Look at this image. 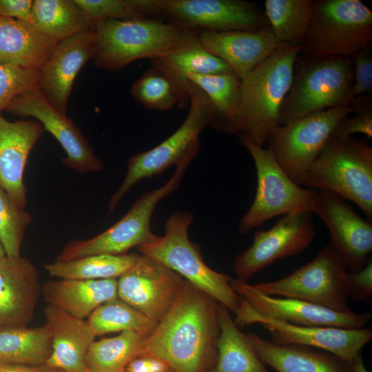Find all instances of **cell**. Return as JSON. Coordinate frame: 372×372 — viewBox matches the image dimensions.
Instances as JSON below:
<instances>
[{
    "label": "cell",
    "instance_id": "6da1fadb",
    "mask_svg": "<svg viewBox=\"0 0 372 372\" xmlns=\"http://www.w3.org/2000/svg\"><path fill=\"white\" fill-rule=\"evenodd\" d=\"M218 302L185 280L174 304L147 337L143 353L175 372H207L215 364Z\"/></svg>",
    "mask_w": 372,
    "mask_h": 372
},
{
    "label": "cell",
    "instance_id": "7a4b0ae2",
    "mask_svg": "<svg viewBox=\"0 0 372 372\" xmlns=\"http://www.w3.org/2000/svg\"><path fill=\"white\" fill-rule=\"evenodd\" d=\"M301 46L278 45L241 79L236 134L262 147L277 125L280 109L289 92Z\"/></svg>",
    "mask_w": 372,
    "mask_h": 372
},
{
    "label": "cell",
    "instance_id": "3957f363",
    "mask_svg": "<svg viewBox=\"0 0 372 372\" xmlns=\"http://www.w3.org/2000/svg\"><path fill=\"white\" fill-rule=\"evenodd\" d=\"M190 30L154 17L96 21L94 64L114 72L138 59L161 56L178 45Z\"/></svg>",
    "mask_w": 372,
    "mask_h": 372
},
{
    "label": "cell",
    "instance_id": "277c9868",
    "mask_svg": "<svg viewBox=\"0 0 372 372\" xmlns=\"http://www.w3.org/2000/svg\"><path fill=\"white\" fill-rule=\"evenodd\" d=\"M302 185L354 203L372 220V147L354 136H330L308 169Z\"/></svg>",
    "mask_w": 372,
    "mask_h": 372
},
{
    "label": "cell",
    "instance_id": "5b68a950",
    "mask_svg": "<svg viewBox=\"0 0 372 372\" xmlns=\"http://www.w3.org/2000/svg\"><path fill=\"white\" fill-rule=\"evenodd\" d=\"M304 56L282 103L278 125L320 110L351 105L354 98L352 58Z\"/></svg>",
    "mask_w": 372,
    "mask_h": 372
},
{
    "label": "cell",
    "instance_id": "8992f818",
    "mask_svg": "<svg viewBox=\"0 0 372 372\" xmlns=\"http://www.w3.org/2000/svg\"><path fill=\"white\" fill-rule=\"evenodd\" d=\"M193 220L194 216L189 211L174 213L165 221L164 235L157 236L152 242L138 249L142 254L176 271L235 313L241 297L231 287L233 278L205 263L198 246L189 239L188 229Z\"/></svg>",
    "mask_w": 372,
    "mask_h": 372
},
{
    "label": "cell",
    "instance_id": "52a82bcc",
    "mask_svg": "<svg viewBox=\"0 0 372 372\" xmlns=\"http://www.w3.org/2000/svg\"><path fill=\"white\" fill-rule=\"evenodd\" d=\"M371 43L372 12L362 1H313L311 20L300 54L352 58Z\"/></svg>",
    "mask_w": 372,
    "mask_h": 372
},
{
    "label": "cell",
    "instance_id": "ba28073f",
    "mask_svg": "<svg viewBox=\"0 0 372 372\" xmlns=\"http://www.w3.org/2000/svg\"><path fill=\"white\" fill-rule=\"evenodd\" d=\"M194 157L192 154H187L163 185L141 195L127 214L111 227L90 239L69 241L56 260L66 262L97 254L122 255L134 247L152 242L157 237L150 229L153 212L162 199L180 186L185 172Z\"/></svg>",
    "mask_w": 372,
    "mask_h": 372
},
{
    "label": "cell",
    "instance_id": "9c48e42d",
    "mask_svg": "<svg viewBox=\"0 0 372 372\" xmlns=\"http://www.w3.org/2000/svg\"><path fill=\"white\" fill-rule=\"evenodd\" d=\"M187 91L189 110L184 121L160 144L129 158L126 176L109 201L108 212L113 211L123 197L140 180L163 173L170 166L177 165L191 152L199 150L200 134L211 125L214 109L205 93L190 81Z\"/></svg>",
    "mask_w": 372,
    "mask_h": 372
},
{
    "label": "cell",
    "instance_id": "30bf717a",
    "mask_svg": "<svg viewBox=\"0 0 372 372\" xmlns=\"http://www.w3.org/2000/svg\"><path fill=\"white\" fill-rule=\"evenodd\" d=\"M238 136L251 155L257 172L255 198L239 223L240 233L247 235L273 217L296 211H309L313 214L318 191L304 189L293 182L268 149L244 136Z\"/></svg>",
    "mask_w": 372,
    "mask_h": 372
},
{
    "label": "cell",
    "instance_id": "8fae6325",
    "mask_svg": "<svg viewBox=\"0 0 372 372\" xmlns=\"http://www.w3.org/2000/svg\"><path fill=\"white\" fill-rule=\"evenodd\" d=\"M347 273L344 262L329 244L288 276L253 286L270 296L299 299L347 313L353 311L349 304Z\"/></svg>",
    "mask_w": 372,
    "mask_h": 372
},
{
    "label": "cell",
    "instance_id": "7c38bea8",
    "mask_svg": "<svg viewBox=\"0 0 372 372\" xmlns=\"http://www.w3.org/2000/svg\"><path fill=\"white\" fill-rule=\"evenodd\" d=\"M353 112L351 105L335 107L278 125L268 135V150L285 174L302 186L308 169L336 125Z\"/></svg>",
    "mask_w": 372,
    "mask_h": 372
},
{
    "label": "cell",
    "instance_id": "4fadbf2b",
    "mask_svg": "<svg viewBox=\"0 0 372 372\" xmlns=\"http://www.w3.org/2000/svg\"><path fill=\"white\" fill-rule=\"evenodd\" d=\"M148 17L196 32L255 31L271 28L265 12L244 0H145Z\"/></svg>",
    "mask_w": 372,
    "mask_h": 372
},
{
    "label": "cell",
    "instance_id": "5bb4252c",
    "mask_svg": "<svg viewBox=\"0 0 372 372\" xmlns=\"http://www.w3.org/2000/svg\"><path fill=\"white\" fill-rule=\"evenodd\" d=\"M234 322L242 327L258 324L269 332L272 342L299 344L323 350L351 364L362 348L372 339L371 327L344 329L292 324L257 313L241 297Z\"/></svg>",
    "mask_w": 372,
    "mask_h": 372
},
{
    "label": "cell",
    "instance_id": "9a60e30c",
    "mask_svg": "<svg viewBox=\"0 0 372 372\" xmlns=\"http://www.w3.org/2000/svg\"><path fill=\"white\" fill-rule=\"evenodd\" d=\"M315 236L313 214L305 210L284 215L268 230H256L251 245L234 261L237 278L247 281L277 260L302 253Z\"/></svg>",
    "mask_w": 372,
    "mask_h": 372
},
{
    "label": "cell",
    "instance_id": "2e32d148",
    "mask_svg": "<svg viewBox=\"0 0 372 372\" xmlns=\"http://www.w3.org/2000/svg\"><path fill=\"white\" fill-rule=\"evenodd\" d=\"M185 282L176 271L141 254L118 277V298L158 322L175 302Z\"/></svg>",
    "mask_w": 372,
    "mask_h": 372
},
{
    "label": "cell",
    "instance_id": "e0dca14e",
    "mask_svg": "<svg viewBox=\"0 0 372 372\" xmlns=\"http://www.w3.org/2000/svg\"><path fill=\"white\" fill-rule=\"evenodd\" d=\"M4 110L22 118H36L65 150L66 156L61 161L67 167L81 174L103 169L87 138L66 114L56 109L45 98L38 87L15 96Z\"/></svg>",
    "mask_w": 372,
    "mask_h": 372
},
{
    "label": "cell",
    "instance_id": "ac0fdd59",
    "mask_svg": "<svg viewBox=\"0 0 372 372\" xmlns=\"http://www.w3.org/2000/svg\"><path fill=\"white\" fill-rule=\"evenodd\" d=\"M314 214L327 226L329 245L338 254L349 273L362 269L371 257L372 223L358 214L337 194L318 191Z\"/></svg>",
    "mask_w": 372,
    "mask_h": 372
},
{
    "label": "cell",
    "instance_id": "d6986e66",
    "mask_svg": "<svg viewBox=\"0 0 372 372\" xmlns=\"http://www.w3.org/2000/svg\"><path fill=\"white\" fill-rule=\"evenodd\" d=\"M231 285L259 314L292 324L361 329L371 319L369 311L339 312L299 299L270 296L238 278L232 279Z\"/></svg>",
    "mask_w": 372,
    "mask_h": 372
},
{
    "label": "cell",
    "instance_id": "ffe728a7",
    "mask_svg": "<svg viewBox=\"0 0 372 372\" xmlns=\"http://www.w3.org/2000/svg\"><path fill=\"white\" fill-rule=\"evenodd\" d=\"M94 56L92 27L58 43L50 58L39 69L37 87L60 112L66 114L76 76Z\"/></svg>",
    "mask_w": 372,
    "mask_h": 372
},
{
    "label": "cell",
    "instance_id": "44dd1931",
    "mask_svg": "<svg viewBox=\"0 0 372 372\" xmlns=\"http://www.w3.org/2000/svg\"><path fill=\"white\" fill-rule=\"evenodd\" d=\"M44 131L37 121L11 122L0 114V187L20 208L27 204L23 174L28 158Z\"/></svg>",
    "mask_w": 372,
    "mask_h": 372
},
{
    "label": "cell",
    "instance_id": "7402d4cb",
    "mask_svg": "<svg viewBox=\"0 0 372 372\" xmlns=\"http://www.w3.org/2000/svg\"><path fill=\"white\" fill-rule=\"evenodd\" d=\"M39 293V273L28 258L0 259V328L26 327Z\"/></svg>",
    "mask_w": 372,
    "mask_h": 372
},
{
    "label": "cell",
    "instance_id": "603a6c76",
    "mask_svg": "<svg viewBox=\"0 0 372 372\" xmlns=\"http://www.w3.org/2000/svg\"><path fill=\"white\" fill-rule=\"evenodd\" d=\"M203 46L242 79L278 47L271 28L255 30L198 31Z\"/></svg>",
    "mask_w": 372,
    "mask_h": 372
},
{
    "label": "cell",
    "instance_id": "cb8c5ba5",
    "mask_svg": "<svg viewBox=\"0 0 372 372\" xmlns=\"http://www.w3.org/2000/svg\"><path fill=\"white\" fill-rule=\"evenodd\" d=\"M151 67L163 74L173 85L178 96L177 106L187 107L188 76L234 72L223 61L209 52L200 43L198 32L191 30L171 51L150 60Z\"/></svg>",
    "mask_w": 372,
    "mask_h": 372
},
{
    "label": "cell",
    "instance_id": "d4e9b609",
    "mask_svg": "<svg viewBox=\"0 0 372 372\" xmlns=\"http://www.w3.org/2000/svg\"><path fill=\"white\" fill-rule=\"evenodd\" d=\"M46 327L52 335V352L45 365L65 372H88L85 358L95 335L85 320L48 304Z\"/></svg>",
    "mask_w": 372,
    "mask_h": 372
},
{
    "label": "cell",
    "instance_id": "484cf974",
    "mask_svg": "<svg viewBox=\"0 0 372 372\" xmlns=\"http://www.w3.org/2000/svg\"><path fill=\"white\" fill-rule=\"evenodd\" d=\"M260 360L277 372H352L351 364L329 352L299 344H278L247 334Z\"/></svg>",
    "mask_w": 372,
    "mask_h": 372
},
{
    "label": "cell",
    "instance_id": "4316f807",
    "mask_svg": "<svg viewBox=\"0 0 372 372\" xmlns=\"http://www.w3.org/2000/svg\"><path fill=\"white\" fill-rule=\"evenodd\" d=\"M56 44L30 23L0 16V65L39 69Z\"/></svg>",
    "mask_w": 372,
    "mask_h": 372
},
{
    "label": "cell",
    "instance_id": "83f0119b",
    "mask_svg": "<svg viewBox=\"0 0 372 372\" xmlns=\"http://www.w3.org/2000/svg\"><path fill=\"white\" fill-rule=\"evenodd\" d=\"M42 290L48 304L82 320L102 304L118 298L116 278H61L46 282Z\"/></svg>",
    "mask_w": 372,
    "mask_h": 372
},
{
    "label": "cell",
    "instance_id": "f1b7e54d",
    "mask_svg": "<svg viewBox=\"0 0 372 372\" xmlns=\"http://www.w3.org/2000/svg\"><path fill=\"white\" fill-rule=\"evenodd\" d=\"M219 334L216 360L207 372H270L258 357L247 334L234 322L229 311L218 303Z\"/></svg>",
    "mask_w": 372,
    "mask_h": 372
},
{
    "label": "cell",
    "instance_id": "f546056e",
    "mask_svg": "<svg viewBox=\"0 0 372 372\" xmlns=\"http://www.w3.org/2000/svg\"><path fill=\"white\" fill-rule=\"evenodd\" d=\"M94 23L75 0H33L30 25L56 43L91 29Z\"/></svg>",
    "mask_w": 372,
    "mask_h": 372
},
{
    "label": "cell",
    "instance_id": "4dcf8cb0",
    "mask_svg": "<svg viewBox=\"0 0 372 372\" xmlns=\"http://www.w3.org/2000/svg\"><path fill=\"white\" fill-rule=\"evenodd\" d=\"M189 81L209 98L214 117L211 127L220 133L236 134L235 123L240 101L241 79L234 72L191 74Z\"/></svg>",
    "mask_w": 372,
    "mask_h": 372
},
{
    "label": "cell",
    "instance_id": "1f68e13d",
    "mask_svg": "<svg viewBox=\"0 0 372 372\" xmlns=\"http://www.w3.org/2000/svg\"><path fill=\"white\" fill-rule=\"evenodd\" d=\"M149 335L123 331L116 336L94 340L85 358L90 372H125L129 362L143 353Z\"/></svg>",
    "mask_w": 372,
    "mask_h": 372
},
{
    "label": "cell",
    "instance_id": "d6a6232c",
    "mask_svg": "<svg viewBox=\"0 0 372 372\" xmlns=\"http://www.w3.org/2000/svg\"><path fill=\"white\" fill-rule=\"evenodd\" d=\"M52 335L46 325L36 328H0V360L43 365L52 352Z\"/></svg>",
    "mask_w": 372,
    "mask_h": 372
},
{
    "label": "cell",
    "instance_id": "836d02e7",
    "mask_svg": "<svg viewBox=\"0 0 372 372\" xmlns=\"http://www.w3.org/2000/svg\"><path fill=\"white\" fill-rule=\"evenodd\" d=\"M312 0H266L265 13L278 45L301 46L312 17Z\"/></svg>",
    "mask_w": 372,
    "mask_h": 372
},
{
    "label": "cell",
    "instance_id": "e575fe53",
    "mask_svg": "<svg viewBox=\"0 0 372 372\" xmlns=\"http://www.w3.org/2000/svg\"><path fill=\"white\" fill-rule=\"evenodd\" d=\"M138 255H92L66 262L56 260L45 264L44 268L50 276L64 279L116 278L135 263Z\"/></svg>",
    "mask_w": 372,
    "mask_h": 372
},
{
    "label": "cell",
    "instance_id": "d590c367",
    "mask_svg": "<svg viewBox=\"0 0 372 372\" xmlns=\"http://www.w3.org/2000/svg\"><path fill=\"white\" fill-rule=\"evenodd\" d=\"M87 318L95 336L123 331L149 335L158 324L118 298L102 304Z\"/></svg>",
    "mask_w": 372,
    "mask_h": 372
},
{
    "label": "cell",
    "instance_id": "8d00e7d4",
    "mask_svg": "<svg viewBox=\"0 0 372 372\" xmlns=\"http://www.w3.org/2000/svg\"><path fill=\"white\" fill-rule=\"evenodd\" d=\"M130 93L145 108L158 111L171 110L179 101L171 82L152 67L132 83Z\"/></svg>",
    "mask_w": 372,
    "mask_h": 372
},
{
    "label": "cell",
    "instance_id": "74e56055",
    "mask_svg": "<svg viewBox=\"0 0 372 372\" xmlns=\"http://www.w3.org/2000/svg\"><path fill=\"white\" fill-rule=\"evenodd\" d=\"M32 216L17 206L0 187V240L7 257L20 256L21 242Z\"/></svg>",
    "mask_w": 372,
    "mask_h": 372
},
{
    "label": "cell",
    "instance_id": "f35d334b",
    "mask_svg": "<svg viewBox=\"0 0 372 372\" xmlns=\"http://www.w3.org/2000/svg\"><path fill=\"white\" fill-rule=\"evenodd\" d=\"M39 70L0 65V114L17 95L38 87Z\"/></svg>",
    "mask_w": 372,
    "mask_h": 372
},
{
    "label": "cell",
    "instance_id": "ab89813d",
    "mask_svg": "<svg viewBox=\"0 0 372 372\" xmlns=\"http://www.w3.org/2000/svg\"><path fill=\"white\" fill-rule=\"evenodd\" d=\"M75 2L93 22L103 19L146 17L138 0H75Z\"/></svg>",
    "mask_w": 372,
    "mask_h": 372
},
{
    "label": "cell",
    "instance_id": "60d3db41",
    "mask_svg": "<svg viewBox=\"0 0 372 372\" xmlns=\"http://www.w3.org/2000/svg\"><path fill=\"white\" fill-rule=\"evenodd\" d=\"M353 115L341 119L335 127L331 136L338 138H347L354 134H362L372 138V98L364 94L353 98L351 103Z\"/></svg>",
    "mask_w": 372,
    "mask_h": 372
},
{
    "label": "cell",
    "instance_id": "b9f144b4",
    "mask_svg": "<svg viewBox=\"0 0 372 372\" xmlns=\"http://www.w3.org/2000/svg\"><path fill=\"white\" fill-rule=\"evenodd\" d=\"M369 46L352 57L353 62L354 97L369 94L372 91V50Z\"/></svg>",
    "mask_w": 372,
    "mask_h": 372
},
{
    "label": "cell",
    "instance_id": "7bdbcfd3",
    "mask_svg": "<svg viewBox=\"0 0 372 372\" xmlns=\"http://www.w3.org/2000/svg\"><path fill=\"white\" fill-rule=\"evenodd\" d=\"M349 298L358 302H371L372 300V258L368 260L360 270L347 273Z\"/></svg>",
    "mask_w": 372,
    "mask_h": 372
},
{
    "label": "cell",
    "instance_id": "ee69618b",
    "mask_svg": "<svg viewBox=\"0 0 372 372\" xmlns=\"http://www.w3.org/2000/svg\"><path fill=\"white\" fill-rule=\"evenodd\" d=\"M33 0H0V16L30 23Z\"/></svg>",
    "mask_w": 372,
    "mask_h": 372
},
{
    "label": "cell",
    "instance_id": "f6af8a7d",
    "mask_svg": "<svg viewBox=\"0 0 372 372\" xmlns=\"http://www.w3.org/2000/svg\"><path fill=\"white\" fill-rule=\"evenodd\" d=\"M169 366L163 360L147 354H141L132 360L125 372H169Z\"/></svg>",
    "mask_w": 372,
    "mask_h": 372
},
{
    "label": "cell",
    "instance_id": "bcb514c9",
    "mask_svg": "<svg viewBox=\"0 0 372 372\" xmlns=\"http://www.w3.org/2000/svg\"><path fill=\"white\" fill-rule=\"evenodd\" d=\"M54 369L43 365H28L0 360V372H57Z\"/></svg>",
    "mask_w": 372,
    "mask_h": 372
},
{
    "label": "cell",
    "instance_id": "7dc6e473",
    "mask_svg": "<svg viewBox=\"0 0 372 372\" xmlns=\"http://www.w3.org/2000/svg\"><path fill=\"white\" fill-rule=\"evenodd\" d=\"M352 372H369L366 369L361 353H360L351 363Z\"/></svg>",
    "mask_w": 372,
    "mask_h": 372
},
{
    "label": "cell",
    "instance_id": "c3c4849f",
    "mask_svg": "<svg viewBox=\"0 0 372 372\" xmlns=\"http://www.w3.org/2000/svg\"><path fill=\"white\" fill-rule=\"evenodd\" d=\"M6 256L5 250L3 249V245L0 240V259H2Z\"/></svg>",
    "mask_w": 372,
    "mask_h": 372
},
{
    "label": "cell",
    "instance_id": "681fc988",
    "mask_svg": "<svg viewBox=\"0 0 372 372\" xmlns=\"http://www.w3.org/2000/svg\"><path fill=\"white\" fill-rule=\"evenodd\" d=\"M57 372H65V371H62V370H59Z\"/></svg>",
    "mask_w": 372,
    "mask_h": 372
},
{
    "label": "cell",
    "instance_id": "f907efd6",
    "mask_svg": "<svg viewBox=\"0 0 372 372\" xmlns=\"http://www.w3.org/2000/svg\"><path fill=\"white\" fill-rule=\"evenodd\" d=\"M169 372H175V371L171 369Z\"/></svg>",
    "mask_w": 372,
    "mask_h": 372
},
{
    "label": "cell",
    "instance_id": "816d5d0a",
    "mask_svg": "<svg viewBox=\"0 0 372 372\" xmlns=\"http://www.w3.org/2000/svg\"><path fill=\"white\" fill-rule=\"evenodd\" d=\"M88 372H90V371H88Z\"/></svg>",
    "mask_w": 372,
    "mask_h": 372
}]
</instances>
